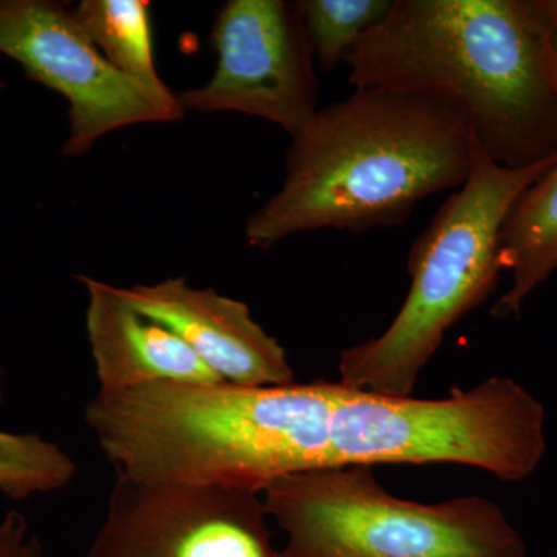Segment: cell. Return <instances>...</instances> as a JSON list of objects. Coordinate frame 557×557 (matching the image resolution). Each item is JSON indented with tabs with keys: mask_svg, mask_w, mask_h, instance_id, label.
I'll return each mask as SVG.
<instances>
[{
	"mask_svg": "<svg viewBox=\"0 0 557 557\" xmlns=\"http://www.w3.org/2000/svg\"><path fill=\"white\" fill-rule=\"evenodd\" d=\"M115 472L86 557H284L273 542L262 491Z\"/></svg>",
	"mask_w": 557,
	"mask_h": 557,
	"instance_id": "cell-8",
	"label": "cell"
},
{
	"mask_svg": "<svg viewBox=\"0 0 557 557\" xmlns=\"http://www.w3.org/2000/svg\"><path fill=\"white\" fill-rule=\"evenodd\" d=\"M214 75L182 91L185 112H237L270 121L295 138L318 108L314 54L298 2L230 0L211 27Z\"/></svg>",
	"mask_w": 557,
	"mask_h": 557,
	"instance_id": "cell-9",
	"label": "cell"
},
{
	"mask_svg": "<svg viewBox=\"0 0 557 557\" xmlns=\"http://www.w3.org/2000/svg\"><path fill=\"white\" fill-rule=\"evenodd\" d=\"M76 278L89 293L86 327L98 391H129L156 383H222L177 333L139 313L119 287L89 276Z\"/></svg>",
	"mask_w": 557,
	"mask_h": 557,
	"instance_id": "cell-11",
	"label": "cell"
},
{
	"mask_svg": "<svg viewBox=\"0 0 557 557\" xmlns=\"http://www.w3.org/2000/svg\"><path fill=\"white\" fill-rule=\"evenodd\" d=\"M555 25L544 0H394L348 53V83L456 110L491 160L531 166L557 156Z\"/></svg>",
	"mask_w": 557,
	"mask_h": 557,
	"instance_id": "cell-1",
	"label": "cell"
},
{
	"mask_svg": "<svg viewBox=\"0 0 557 557\" xmlns=\"http://www.w3.org/2000/svg\"><path fill=\"white\" fill-rule=\"evenodd\" d=\"M545 408L511 379L493 376L449 397H392L336 381L332 468L457 463L502 482L533 475L547 450Z\"/></svg>",
	"mask_w": 557,
	"mask_h": 557,
	"instance_id": "cell-6",
	"label": "cell"
},
{
	"mask_svg": "<svg viewBox=\"0 0 557 557\" xmlns=\"http://www.w3.org/2000/svg\"><path fill=\"white\" fill-rule=\"evenodd\" d=\"M498 260L512 282L491 313L508 318L519 314L528 296L557 271V160L509 209Z\"/></svg>",
	"mask_w": 557,
	"mask_h": 557,
	"instance_id": "cell-12",
	"label": "cell"
},
{
	"mask_svg": "<svg viewBox=\"0 0 557 557\" xmlns=\"http://www.w3.org/2000/svg\"><path fill=\"white\" fill-rule=\"evenodd\" d=\"M472 135L463 115L438 102L357 89L292 138L282 188L245 223L248 244L401 225L421 200L463 186Z\"/></svg>",
	"mask_w": 557,
	"mask_h": 557,
	"instance_id": "cell-2",
	"label": "cell"
},
{
	"mask_svg": "<svg viewBox=\"0 0 557 557\" xmlns=\"http://www.w3.org/2000/svg\"><path fill=\"white\" fill-rule=\"evenodd\" d=\"M336 383L239 386L156 383L100 392L87 426L115 469L164 483L263 491L274 480L332 468Z\"/></svg>",
	"mask_w": 557,
	"mask_h": 557,
	"instance_id": "cell-3",
	"label": "cell"
},
{
	"mask_svg": "<svg viewBox=\"0 0 557 557\" xmlns=\"http://www.w3.org/2000/svg\"><path fill=\"white\" fill-rule=\"evenodd\" d=\"M3 89H5V84H3L2 79H0V94H2Z\"/></svg>",
	"mask_w": 557,
	"mask_h": 557,
	"instance_id": "cell-19",
	"label": "cell"
},
{
	"mask_svg": "<svg viewBox=\"0 0 557 557\" xmlns=\"http://www.w3.org/2000/svg\"><path fill=\"white\" fill-rule=\"evenodd\" d=\"M72 14L113 67L160 100H177V95L161 81L153 62L148 0H83Z\"/></svg>",
	"mask_w": 557,
	"mask_h": 557,
	"instance_id": "cell-13",
	"label": "cell"
},
{
	"mask_svg": "<svg viewBox=\"0 0 557 557\" xmlns=\"http://www.w3.org/2000/svg\"><path fill=\"white\" fill-rule=\"evenodd\" d=\"M0 557H46L27 519L16 509H10L0 520Z\"/></svg>",
	"mask_w": 557,
	"mask_h": 557,
	"instance_id": "cell-16",
	"label": "cell"
},
{
	"mask_svg": "<svg viewBox=\"0 0 557 557\" xmlns=\"http://www.w3.org/2000/svg\"><path fill=\"white\" fill-rule=\"evenodd\" d=\"M262 496L287 536L284 557H528L525 539L496 502L406 500L368 465L287 475Z\"/></svg>",
	"mask_w": 557,
	"mask_h": 557,
	"instance_id": "cell-5",
	"label": "cell"
},
{
	"mask_svg": "<svg viewBox=\"0 0 557 557\" xmlns=\"http://www.w3.org/2000/svg\"><path fill=\"white\" fill-rule=\"evenodd\" d=\"M139 313L177 333L220 380L239 386L295 383L287 354L251 317L247 304L185 277L120 288Z\"/></svg>",
	"mask_w": 557,
	"mask_h": 557,
	"instance_id": "cell-10",
	"label": "cell"
},
{
	"mask_svg": "<svg viewBox=\"0 0 557 557\" xmlns=\"http://www.w3.org/2000/svg\"><path fill=\"white\" fill-rule=\"evenodd\" d=\"M556 160L505 168L472 135L467 182L410 248L408 298L383 335L341 355V384L392 397L412 395L446 332L493 295L502 273L498 237L509 209Z\"/></svg>",
	"mask_w": 557,
	"mask_h": 557,
	"instance_id": "cell-4",
	"label": "cell"
},
{
	"mask_svg": "<svg viewBox=\"0 0 557 557\" xmlns=\"http://www.w3.org/2000/svg\"><path fill=\"white\" fill-rule=\"evenodd\" d=\"M394 0H300L304 27L319 69H338L359 38L386 20Z\"/></svg>",
	"mask_w": 557,
	"mask_h": 557,
	"instance_id": "cell-14",
	"label": "cell"
},
{
	"mask_svg": "<svg viewBox=\"0 0 557 557\" xmlns=\"http://www.w3.org/2000/svg\"><path fill=\"white\" fill-rule=\"evenodd\" d=\"M549 9H552L553 17H555V21H556V25H555V28H553V35H552V50H553V57H555L556 69H557V0H553V2H549Z\"/></svg>",
	"mask_w": 557,
	"mask_h": 557,
	"instance_id": "cell-17",
	"label": "cell"
},
{
	"mask_svg": "<svg viewBox=\"0 0 557 557\" xmlns=\"http://www.w3.org/2000/svg\"><path fill=\"white\" fill-rule=\"evenodd\" d=\"M0 53L16 61L28 79L67 100L64 157L89 152L121 127L170 123L186 113L178 98L160 100L113 67L65 3L0 0Z\"/></svg>",
	"mask_w": 557,
	"mask_h": 557,
	"instance_id": "cell-7",
	"label": "cell"
},
{
	"mask_svg": "<svg viewBox=\"0 0 557 557\" xmlns=\"http://www.w3.org/2000/svg\"><path fill=\"white\" fill-rule=\"evenodd\" d=\"M0 381H2V370H0ZM3 401L2 386H0V403Z\"/></svg>",
	"mask_w": 557,
	"mask_h": 557,
	"instance_id": "cell-18",
	"label": "cell"
},
{
	"mask_svg": "<svg viewBox=\"0 0 557 557\" xmlns=\"http://www.w3.org/2000/svg\"><path fill=\"white\" fill-rule=\"evenodd\" d=\"M76 465L57 443L36 434L0 431V493L13 500L50 494L69 485Z\"/></svg>",
	"mask_w": 557,
	"mask_h": 557,
	"instance_id": "cell-15",
	"label": "cell"
}]
</instances>
